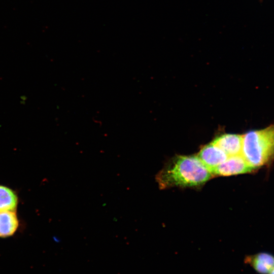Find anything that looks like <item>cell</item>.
<instances>
[{
  "instance_id": "1",
  "label": "cell",
  "mask_w": 274,
  "mask_h": 274,
  "mask_svg": "<svg viewBox=\"0 0 274 274\" xmlns=\"http://www.w3.org/2000/svg\"><path fill=\"white\" fill-rule=\"evenodd\" d=\"M212 176L197 156L179 155L166 163L156 175V180L162 189L173 187H199Z\"/></svg>"
},
{
  "instance_id": "2",
  "label": "cell",
  "mask_w": 274,
  "mask_h": 274,
  "mask_svg": "<svg viewBox=\"0 0 274 274\" xmlns=\"http://www.w3.org/2000/svg\"><path fill=\"white\" fill-rule=\"evenodd\" d=\"M242 136L241 155L255 170L274 160V124Z\"/></svg>"
},
{
  "instance_id": "3",
  "label": "cell",
  "mask_w": 274,
  "mask_h": 274,
  "mask_svg": "<svg viewBox=\"0 0 274 274\" xmlns=\"http://www.w3.org/2000/svg\"><path fill=\"white\" fill-rule=\"evenodd\" d=\"M253 170L255 169L240 154L228 156L224 162L213 171L212 174L228 176L249 173Z\"/></svg>"
},
{
  "instance_id": "4",
  "label": "cell",
  "mask_w": 274,
  "mask_h": 274,
  "mask_svg": "<svg viewBox=\"0 0 274 274\" xmlns=\"http://www.w3.org/2000/svg\"><path fill=\"white\" fill-rule=\"evenodd\" d=\"M197 157L212 174L213 171L224 162L228 156L212 142L203 146L200 149Z\"/></svg>"
},
{
  "instance_id": "5",
  "label": "cell",
  "mask_w": 274,
  "mask_h": 274,
  "mask_svg": "<svg viewBox=\"0 0 274 274\" xmlns=\"http://www.w3.org/2000/svg\"><path fill=\"white\" fill-rule=\"evenodd\" d=\"M244 261L258 274H269L274 268V255L268 252L247 255Z\"/></svg>"
},
{
  "instance_id": "6",
  "label": "cell",
  "mask_w": 274,
  "mask_h": 274,
  "mask_svg": "<svg viewBox=\"0 0 274 274\" xmlns=\"http://www.w3.org/2000/svg\"><path fill=\"white\" fill-rule=\"evenodd\" d=\"M243 136L236 134H223L213 143L222 150L228 156L241 154Z\"/></svg>"
},
{
  "instance_id": "7",
  "label": "cell",
  "mask_w": 274,
  "mask_h": 274,
  "mask_svg": "<svg viewBox=\"0 0 274 274\" xmlns=\"http://www.w3.org/2000/svg\"><path fill=\"white\" fill-rule=\"evenodd\" d=\"M19 226L15 211H0V237L13 235Z\"/></svg>"
},
{
  "instance_id": "8",
  "label": "cell",
  "mask_w": 274,
  "mask_h": 274,
  "mask_svg": "<svg viewBox=\"0 0 274 274\" xmlns=\"http://www.w3.org/2000/svg\"><path fill=\"white\" fill-rule=\"evenodd\" d=\"M18 198L12 189L0 185V211H16Z\"/></svg>"
},
{
  "instance_id": "9",
  "label": "cell",
  "mask_w": 274,
  "mask_h": 274,
  "mask_svg": "<svg viewBox=\"0 0 274 274\" xmlns=\"http://www.w3.org/2000/svg\"><path fill=\"white\" fill-rule=\"evenodd\" d=\"M269 274H274V268L272 269V270L270 272Z\"/></svg>"
}]
</instances>
